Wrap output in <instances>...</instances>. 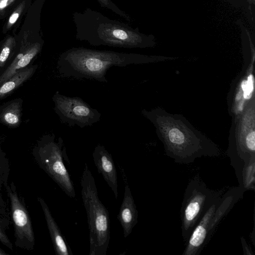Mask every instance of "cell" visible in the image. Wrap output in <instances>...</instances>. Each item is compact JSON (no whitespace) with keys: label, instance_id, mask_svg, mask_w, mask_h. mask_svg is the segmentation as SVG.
Here are the masks:
<instances>
[{"label":"cell","instance_id":"1","mask_svg":"<svg viewBox=\"0 0 255 255\" xmlns=\"http://www.w3.org/2000/svg\"><path fill=\"white\" fill-rule=\"evenodd\" d=\"M142 115L155 128L166 155L180 164H190L202 156L217 157L221 148L196 129L184 116L161 108L143 109Z\"/></svg>","mask_w":255,"mask_h":255},{"label":"cell","instance_id":"2","mask_svg":"<svg viewBox=\"0 0 255 255\" xmlns=\"http://www.w3.org/2000/svg\"><path fill=\"white\" fill-rule=\"evenodd\" d=\"M175 59L159 56L72 47L62 52L57 62V70L63 78L94 80L108 83L107 71L113 66L125 67Z\"/></svg>","mask_w":255,"mask_h":255},{"label":"cell","instance_id":"3","mask_svg":"<svg viewBox=\"0 0 255 255\" xmlns=\"http://www.w3.org/2000/svg\"><path fill=\"white\" fill-rule=\"evenodd\" d=\"M72 17L76 27V38L92 46L142 48L154 44L151 36L140 33L138 28L109 18L90 8L82 12H74Z\"/></svg>","mask_w":255,"mask_h":255},{"label":"cell","instance_id":"4","mask_svg":"<svg viewBox=\"0 0 255 255\" xmlns=\"http://www.w3.org/2000/svg\"><path fill=\"white\" fill-rule=\"evenodd\" d=\"M45 0H33L14 35L16 52L10 64L0 74V84L32 64L40 53L44 41L41 35L40 18Z\"/></svg>","mask_w":255,"mask_h":255},{"label":"cell","instance_id":"5","mask_svg":"<svg viewBox=\"0 0 255 255\" xmlns=\"http://www.w3.org/2000/svg\"><path fill=\"white\" fill-rule=\"evenodd\" d=\"M81 196L88 218L90 255H106L110 241V219L100 201L95 181L85 163L80 180Z\"/></svg>","mask_w":255,"mask_h":255},{"label":"cell","instance_id":"6","mask_svg":"<svg viewBox=\"0 0 255 255\" xmlns=\"http://www.w3.org/2000/svg\"><path fill=\"white\" fill-rule=\"evenodd\" d=\"M232 118L227 155L239 184L244 167L255 159V102L246 104Z\"/></svg>","mask_w":255,"mask_h":255},{"label":"cell","instance_id":"7","mask_svg":"<svg viewBox=\"0 0 255 255\" xmlns=\"http://www.w3.org/2000/svg\"><path fill=\"white\" fill-rule=\"evenodd\" d=\"M239 186L228 188L207 210L186 242L183 255H198L210 240L221 221L243 197Z\"/></svg>","mask_w":255,"mask_h":255},{"label":"cell","instance_id":"8","mask_svg":"<svg viewBox=\"0 0 255 255\" xmlns=\"http://www.w3.org/2000/svg\"><path fill=\"white\" fill-rule=\"evenodd\" d=\"M228 188H209L199 175L189 181L180 209L182 236L185 243L207 210Z\"/></svg>","mask_w":255,"mask_h":255},{"label":"cell","instance_id":"9","mask_svg":"<svg viewBox=\"0 0 255 255\" xmlns=\"http://www.w3.org/2000/svg\"><path fill=\"white\" fill-rule=\"evenodd\" d=\"M33 154L40 166L69 197L75 198V190L63 160L68 158L63 139L56 140L54 133L43 135L37 141Z\"/></svg>","mask_w":255,"mask_h":255},{"label":"cell","instance_id":"10","mask_svg":"<svg viewBox=\"0 0 255 255\" xmlns=\"http://www.w3.org/2000/svg\"><path fill=\"white\" fill-rule=\"evenodd\" d=\"M54 110L61 123L69 127L81 128L92 126L98 122L101 114L83 99L78 97H68L57 91L52 97Z\"/></svg>","mask_w":255,"mask_h":255},{"label":"cell","instance_id":"11","mask_svg":"<svg viewBox=\"0 0 255 255\" xmlns=\"http://www.w3.org/2000/svg\"><path fill=\"white\" fill-rule=\"evenodd\" d=\"M10 201V208L14 229L15 244L17 247L33 250L35 238L32 223L24 201L18 196L13 182L5 184Z\"/></svg>","mask_w":255,"mask_h":255},{"label":"cell","instance_id":"12","mask_svg":"<svg viewBox=\"0 0 255 255\" xmlns=\"http://www.w3.org/2000/svg\"><path fill=\"white\" fill-rule=\"evenodd\" d=\"M94 164L108 186L112 190L116 199L118 196L117 170L111 153L101 144L97 145L92 153Z\"/></svg>","mask_w":255,"mask_h":255},{"label":"cell","instance_id":"13","mask_svg":"<svg viewBox=\"0 0 255 255\" xmlns=\"http://www.w3.org/2000/svg\"><path fill=\"white\" fill-rule=\"evenodd\" d=\"M122 173L125 183V191L117 219L123 228L124 236L127 238L137 223L138 211L124 171Z\"/></svg>","mask_w":255,"mask_h":255},{"label":"cell","instance_id":"14","mask_svg":"<svg viewBox=\"0 0 255 255\" xmlns=\"http://www.w3.org/2000/svg\"><path fill=\"white\" fill-rule=\"evenodd\" d=\"M37 199L44 213L56 255H72L71 250L63 236L47 205L41 197H39Z\"/></svg>","mask_w":255,"mask_h":255},{"label":"cell","instance_id":"15","mask_svg":"<svg viewBox=\"0 0 255 255\" xmlns=\"http://www.w3.org/2000/svg\"><path fill=\"white\" fill-rule=\"evenodd\" d=\"M23 100L17 98L0 105V124L10 128L20 126L22 122Z\"/></svg>","mask_w":255,"mask_h":255},{"label":"cell","instance_id":"16","mask_svg":"<svg viewBox=\"0 0 255 255\" xmlns=\"http://www.w3.org/2000/svg\"><path fill=\"white\" fill-rule=\"evenodd\" d=\"M37 64H31L21 70L9 79L0 84V100L11 95L24 83L28 81L38 68Z\"/></svg>","mask_w":255,"mask_h":255},{"label":"cell","instance_id":"17","mask_svg":"<svg viewBox=\"0 0 255 255\" xmlns=\"http://www.w3.org/2000/svg\"><path fill=\"white\" fill-rule=\"evenodd\" d=\"M33 0H21L4 19L1 32L3 34L15 35Z\"/></svg>","mask_w":255,"mask_h":255},{"label":"cell","instance_id":"18","mask_svg":"<svg viewBox=\"0 0 255 255\" xmlns=\"http://www.w3.org/2000/svg\"><path fill=\"white\" fill-rule=\"evenodd\" d=\"M16 52L14 35L7 34L0 41V74L11 63Z\"/></svg>","mask_w":255,"mask_h":255},{"label":"cell","instance_id":"19","mask_svg":"<svg viewBox=\"0 0 255 255\" xmlns=\"http://www.w3.org/2000/svg\"><path fill=\"white\" fill-rule=\"evenodd\" d=\"M255 159L251 160L244 168L239 186L244 192L255 190Z\"/></svg>","mask_w":255,"mask_h":255},{"label":"cell","instance_id":"20","mask_svg":"<svg viewBox=\"0 0 255 255\" xmlns=\"http://www.w3.org/2000/svg\"><path fill=\"white\" fill-rule=\"evenodd\" d=\"M101 7L111 10L112 12L125 18L127 21L131 22L130 16L121 9L111 0H96Z\"/></svg>","mask_w":255,"mask_h":255},{"label":"cell","instance_id":"21","mask_svg":"<svg viewBox=\"0 0 255 255\" xmlns=\"http://www.w3.org/2000/svg\"><path fill=\"white\" fill-rule=\"evenodd\" d=\"M21 0H0V20L4 19Z\"/></svg>","mask_w":255,"mask_h":255},{"label":"cell","instance_id":"22","mask_svg":"<svg viewBox=\"0 0 255 255\" xmlns=\"http://www.w3.org/2000/svg\"><path fill=\"white\" fill-rule=\"evenodd\" d=\"M0 242L8 248L11 250H12V245L10 243L9 239L6 236L4 232L1 230L0 227Z\"/></svg>","mask_w":255,"mask_h":255},{"label":"cell","instance_id":"23","mask_svg":"<svg viewBox=\"0 0 255 255\" xmlns=\"http://www.w3.org/2000/svg\"><path fill=\"white\" fill-rule=\"evenodd\" d=\"M241 241L243 249V252L244 255H253L254 253L252 252L251 248L249 247L248 244L247 243L245 238L243 237H241Z\"/></svg>","mask_w":255,"mask_h":255},{"label":"cell","instance_id":"24","mask_svg":"<svg viewBox=\"0 0 255 255\" xmlns=\"http://www.w3.org/2000/svg\"><path fill=\"white\" fill-rule=\"evenodd\" d=\"M7 255V253H5L4 252V251H3V250H2L0 248V255Z\"/></svg>","mask_w":255,"mask_h":255},{"label":"cell","instance_id":"25","mask_svg":"<svg viewBox=\"0 0 255 255\" xmlns=\"http://www.w3.org/2000/svg\"></svg>","mask_w":255,"mask_h":255}]
</instances>
